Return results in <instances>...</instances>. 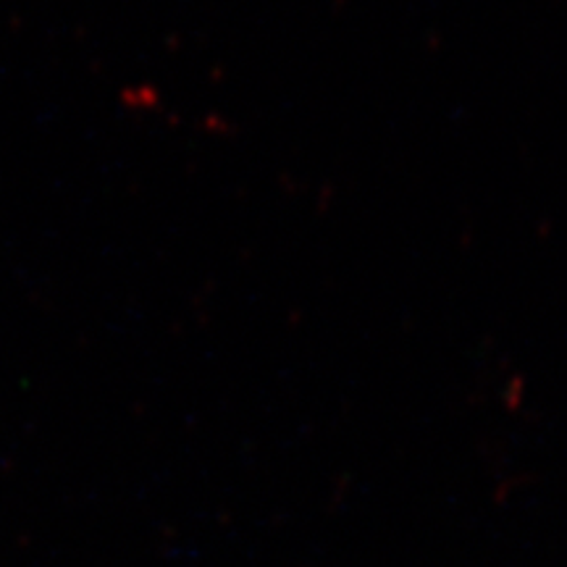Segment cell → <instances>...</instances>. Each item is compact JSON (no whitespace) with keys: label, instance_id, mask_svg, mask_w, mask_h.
<instances>
[]
</instances>
